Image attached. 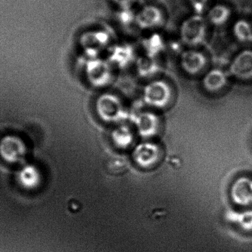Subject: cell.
<instances>
[{"instance_id":"9c48e42d","label":"cell","mask_w":252,"mask_h":252,"mask_svg":"<svg viewBox=\"0 0 252 252\" xmlns=\"http://www.w3.org/2000/svg\"><path fill=\"white\" fill-rule=\"evenodd\" d=\"M199 81L202 88L211 93L223 91L232 83L226 68L220 67H211Z\"/></svg>"},{"instance_id":"3957f363","label":"cell","mask_w":252,"mask_h":252,"mask_svg":"<svg viewBox=\"0 0 252 252\" xmlns=\"http://www.w3.org/2000/svg\"><path fill=\"white\" fill-rule=\"evenodd\" d=\"M166 22V11L158 2H147L137 7L135 29L141 33L162 31Z\"/></svg>"},{"instance_id":"6da1fadb","label":"cell","mask_w":252,"mask_h":252,"mask_svg":"<svg viewBox=\"0 0 252 252\" xmlns=\"http://www.w3.org/2000/svg\"><path fill=\"white\" fill-rule=\"evenodd\" d=\"M211 31L204 16L191 14L180 24L178 37L186 48H206Z\"/></svg>"},{"instance_id":"7a4b0ae2","label":"cell","mask_w":252,"mask_h":252,"mask_svg":"<svg viewBox=\"0 0 252 252\" xmlns=\"http://www.w3.org/2000/svg\"><path fill=\"white\" fill-rule=\"evenodd\" d=\"M177 63L184 76L198 79L212 67L210 56L205 48H184L177 56Z\"/></svg>"},{"instance_id":"30bf717a","label":"cell","mask_w":252,"mask_h":252,"mask_svg":"<svg viewBox=\"0 0 252 252\" xmlns=\"http://www.w3.org/2000/svg\"><path fill=\"white\" fill-rule=\"evenodd\" d=\"M139 56L138 45L129 42H124L115 47L113 52V63L120 70H127L133 67Z\"/></svg>"},{"instance_id":"9a60e30c","label":"cell","mask_w":252,"mask_h":252,"mask_svg":"<svg viewBox=\"0 0 252 252\" xmlns=\"http://www.w3.org/2000/svg\"><path fill=\"white\" fill-rule=\"evenodd\" d=\"M250 20H251V22H252V17H251Z\"/></svg>"},{"instance_id":"277c9868","label":"cell","mask_w":252,"mask_h":252,"mask_svg":"<svg viewBox=\"0 0 252 252\" xmlns=\"http://www.w3.org/2000/svg\"><path fill=\"white\" fill-rule=\"evenodd\" d=\"M225 68L232 82L252 80V48H243L236 53Z\"/></svg>"},{"instance_id":"ba28073f","label":"cell","mask_w":252,"mask_h":252,"mask_svg":"<svg viewBox=\"0 0 252 252\" xmlns=\"http://www.w3.org/2000/svg\"><path fill=\"white\" fill-rule=\"evenodd\" d=\"M137 78L145 82L164 75V68L160 59L139 54L133 66Z\"/></svg>"},{"instance_id":"8992f818","label":"cell","mask_w":252,"mask_h":252,"mask_svg":"<svg viewBox=\"0 0 252 252\" xmlns=\"http://www.w3.org/2000/svg\"><path fill=\"white\" fill-rule=\"evenodd\" d=\"M234 8L225 1L216 0L209 8L204 17L212 30H220L230 27L235 18Z\"/></svg>"},{"instance_id":"7c38bea8","label":"cell","mask_w":252,"mask_h":252,"mask_svg":"<svg viewBox=\"0 0 252 252\" xmlns=\"http://www.w3.org/2000/svg\"><path fill=\"white\" fill-rule=\"evenodd\" d=\"M191 14L204 16L216 0H184Z\"/></svg>"},{"instance_id":"5bb4252c","label":"cell","mask_w":252,"mask_h":252,"mask_svg":"<svg viewBox=\"0 0 252 252\" xmlns=\"http://www.w3.org/2000/svg\"><path fill=\"white\" fill-rule=\"evenodd\" d=\"M158 0H147L148 2H157Z\"/></svg>"},{"instance_id":"8fae6325","label":"cell","mask_w":252,"mask_h":252,"mask_svg":"<svg viewBox=\"0 0 252 252\" xmlns=\"http://www.w3.org/2000/svg\"><path fill=\"white\" fill-rule=\"evenodd\" d=\"M230 29L236 42L243 45L252 44V23L250 19H235Z\"/></svg>"},{"instance_id":"52a82bcc","label":"cell","mask_w":252,"mask_h":252,"mask_svg":"<svg viewBox=\"0 0 252 252\" xmlns=\"http://www.w3.org/2000/svg\"><path fill=\"white\" fill-rule=\"evenodd\" d=\"M172 82L164 77V75L150 82H145L143 94L144 98L152 104L166 102L172 94Z\"/></svg>"},{"instance_id":"5b68a950","label":"cell","mask_w":252,"mask_h":252,"mask_svg":"<svg viewBox=\"0 0 252 252\" xmlns=\"http://www.w3.org/2000/svg\"><path fill=\"white\" fill-rule=\"evenodd\" d=\"M139 54L160 59L168 51V38L162 31L141 33L138 44Z\"/></svg>"},{"instance_id":"4fadbf2b","label":"cell","mask_w":252,"mask_h":252,"mask_svg":"<svg viewBox=\"0 0 252 252\" xmlns=\"http://www.w3.org/2000/svg\"><path fill=\"white\" fill-rule=\"evenodd\" d=\"M119 10L135 8L138 0H114Z\"/></svg>"}]
</instances>
